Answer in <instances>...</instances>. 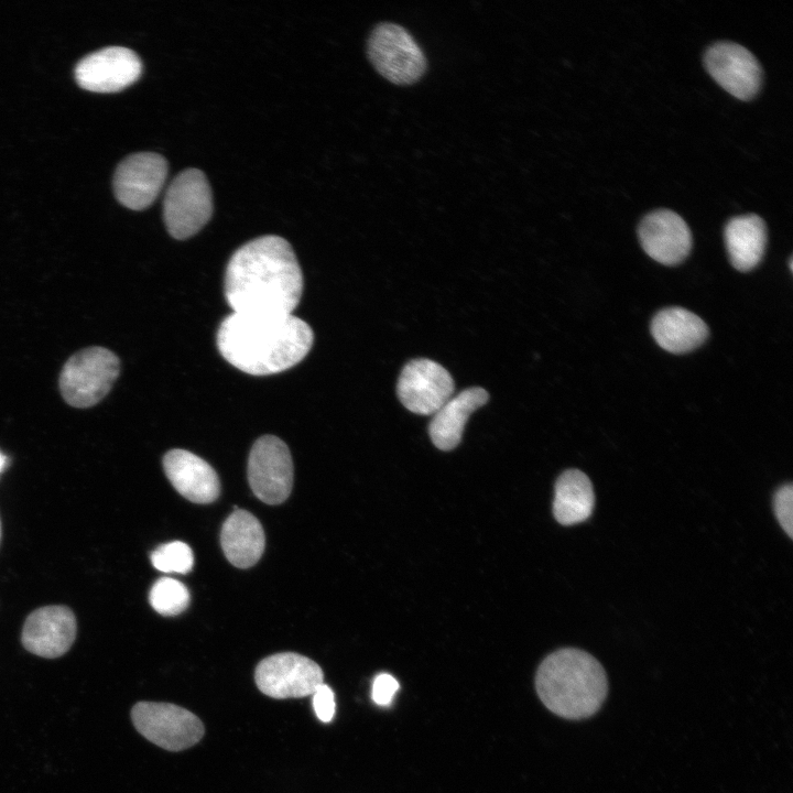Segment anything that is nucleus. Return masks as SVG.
<instances>
[{
  "label": "nucleus",
  "instance_id": "2",
  "mask_svg": "<svg viewBox=\"0 0 793 793\" xmlns=\"http://www.w3.org/2000/svg\"><path fill=\"white\" fill-rule=\"evenodd\" d=\"M314 334L290 315L231 313L220 323L217 347L233 367L252 376L284 371L306 357Z\"/></svg>",
  "mask_w": 793,
  "mask_h": 793
},
{
  "label": "nucleus",
  "instance_id": "27",
  "mask_svg": "<svg viewBox=\"0 0 793 793\" xmlns=\"http://www.w3.org/2000/svg\"><path fill=\"white\" fill-rule=\"evenodd\" d=\"M6 464H7V457L0 453V471L4 468Z\"/></svg>",
  "mask_w": 793,
  "mask_h": 793
},
{
  "label": "nucleus",
  "instance_id": "21",
  "mask_svg": "<svg viewBox=\"0 0 793 793\" xmlns=\"http://www.w3.org/2000/svg\"><path fill=\"white\" fill-rule=\"evenodd\" d=\"M594 504V489L586 474L568 469L558 477L553 501V514L558 523L572 525L587 520Z\"/></svg>",
  "mask_w": 793,
  "mask_h": 793
},
{
  "label": "nucleus",
  "instance_id": "18",
  "mask_svg": "<svg viewBox=\"0 0 793 793\" xmlns=\"http://www.w3.org/2000/svg\"><path fill=\"white\" fill-rule=\"evenodd\" d=\"M489 393L480 388L472 387L452 397L432 417L428 434L433 444L442 450L455 448L464 432L470 414L485 405Z\"/></svg>",
  "mask_w": 793,
  "mask_h": 793
},
{
  "label": "nucleus",
  "instance_id": "7",
  "mask_svg": "<svg viewBox=\"0 0 793 793\" xmlns=\"http://www.w3.org/2000/svg\"><path fill=\"white\" fill-rule=\"evenodd\" d=\"M131 719L139 734L169 751L187 749L204 736L196 715L170 703L139 702L131 709Z\"/></svg>",
  "mask_w": 793,
  "mask_h": 793
},
{
  "label": "nucleus",
  "instance_id": "15",
  "mask_svg": "<svg viewBox=\"0 0 793 793\" xmlns=\"http://www.w3.org/2000/svg\"><path fill=\"white\" fill-rule=\"evenodd\" d=\"M640 243L645 253L659 263H681L692 248V233L685 220L670 209L648 214L638 228Z\"/></svg>",
  "mask_w": 793,
  "mask_h": 793
},
{
  "label": "nucleus",
  "instance_id": "8",
  "mask_svg": "<svg viewBox=\"0 0 793 793\" xmlns=\"http://www.w3.org/2000/svg\"><path fill=\"white\" fill-rule=\"evenodd\" d=\"M248 480L252 492L267 504H280L293 487V461L287 445L276 436L264 435L251 447Z\"/></svg>",
  "mask_w": 793,
  "mask_h": 793
},
{
  "label": "nucleus",
  "instance_id": "12",
  "mask_svg": "<svg viewBox=\"0 0 793 793\" xmlns=\"http://www.w3.org/2000/svg\"><path fill=\"white\" fill-rule=\"evenodd\" d=\"M142 63L131 50L109 46L82 58L75 67L77 84L94 93H117L138 80Z\"/></svg>",
  "mask_w": 793,
  "mask_h": 793
},
{
  "label": "nucleus",
  "instance_id": "6",
  "mask_svg": "<svg viewBox=\"0 0 793 793\" xmlns=\"http://www.w3.org/2000/svg\"><path fill=\"white\" fill-rule=\"evenodd\" d=\"M213 214V196L205 174L197 169L181 172L170 184L163 203L170 235L187 239L197 233Z\"/></svg>",
  "mask_w": 793,
  "mask_h": 793
},
{
  "label": "nucleus",
  "instance_id": "28",
  "mask_svg": "<svg viewBox=\"0 0 793 793\" xmlns=\"http://www.w3.org/2000/svg\"><path fill=\"white\" fill-rule=\"evenodd\" d=\"M0 536H1V529H0Z\"/></svg>",
  "mask_w": 793,
  "mask_h": 793
},
{
  "label": "nucleus",
  "instance_id": "22",
  "mask_svg": "<svg viewBox=\"0 0 793 793\" xmlns=\"http://www.w3.org/2000/svg\"><path fill=\"white\" fill-rule=\"evenodd\" d=\"M149 600L156 612L163 616H175L187 608L189 593L180 580L162 577L153 584Z\"/></svg>",
  "mask_w": 793,
  "mask_h": 793
},
{
  "label": "nucleus",
  "instance_id": "19",
  "mask_svg": "<svg viewBox=\"0 0 793 793\" xmlns=\"http://www.w3.org/2000/svg\"><path fill=\"white\" fill-rule=\"evenodd\" d=\"M651 333L658 345L672 354H684L699 347L708 336L705 322L683 307H667L655 314Z\"/></svg>",
  "mask_w": 793,
  "mask_h": 793
},
{
  "label": "nucleus",
  "instance_id": "26",
  "mask_svg": "<svg viewBox=\"0 0 793 793\" xmlns=\"http://www.w3.org/2000/svg\"><path fill=\"white\" fill-rule=\"evenodd\" d=\"M398 689V681L388 673H381L374 677L372 684V700L378 705L387 706L391 703Z\"/></svg>",
  "mask_w": 793,
  "mask_h": 793
},
{
  "label": "nucleus",
  "instance_id": "4",
  "mask_svg": "<svg viewBox=\"0 0 793 793\" xmlns=\"http://www.w3.org/2000/svg\"><path fill=\"white\" fill-rule=\"evenodd\" d=\"M120 373V360L111 350L93 346L78 350L64 363L58 387L64 401L77 409L99 403Z\"/></svg>",
  "mask_w": 793,
  "mask_h": 793
},
{
  "label": "nucleus",
  "instance_id": "16",
  "mask_svg": "<svg viewBox=\"0 0 793 793\" xmlns=\"http://www.w3.org/2000/svg\"><path fill=\"white\" fill-rule=\"evenodd\" d=\"M165 475L173 487L195 503L214 502L220 492L215 469L203 458L185 449H172L163 457Z\"/></svg>",
  "mask_w": 793,
  "mask_h": 793
},
{
  "label": "nucleus",
  "instance_id": "20",
  "mask_svg": "<svg viewBox=\"0 0 793 793\" xmlns=\"http://www.w3.org/2000/svg\"><path fill=\"white\" fill-rule=\"evenodd\" d=\"M725 243L735 269L747 272L763 258L767 246V227L756 214L731 218L725 227Z\"/></svg>",
  "mask_w": 793,
  "mask_h": 793
},
{
  "label": "nucleus",
  "instance_id": "11",
  "mask_svg": "<svg viewBox=\"0 0 793 793\" xmlns=\"http://www.w3.org/2000/svg\"><path fill=\"white\" fill-rule=\"evenodd\" d=\"M166 160L153 152H139L122 160L113 176V191L121 205L142 210L152 205L167 175Z\"/></svg>",
  "mask_w": 793,
  "mask_h": 793
},
{
  "label": "nucleus",
  "instance_id": "14",
  "mask_svg": "<svg viewBox=\"0 0 793 793\" xmlns=\"http://www.w3.org/2000/svg\"><path fill=\"white\" fill-rule=\"evenodd\" d=\"M76 631V618L68 607L45 606L28 616L21 641L29 652L42 658L55 659L70 649Z\"/></svg>",
  "mask_w": 793,
  "mask_h": 793
},
{
  "label": "nucleus",
  "instance_id": "24",
  "mask_svg": "<svg viewBox=\"0 0 793 793\" xmlns=\"http://www.w3.org/2000/svg\"><path fill=\"white\" fill-rule=\"evenodd\" d=\"M773 509L778 522L793 539V486L792 484L781 486L773 496Z\"/></svg>",
  "mask_w": 793,
  "mask_h": 793
},
{
  "label": "nucleus",
  "instance_id": "17",
  "mask_svg": "<svg viewBox=\"0 0 793 793\" xmlns=\"http://www.w3.org/2000/svg\"><path fill=\"white\" fill-rule=\"evenodd\" d=\"M220 544L233 566L249 568L258 563L264 551L263 528L249 511L235 508L222 524Z\"/></svg>",
  "mask_w": 793,
  "mask_h": 793
},
{
  "label": "nucleus",
  "instance_id": "25",
  "mask_svg": "<svg viewBox=\"0 0 793 793\" xmlns=\"http://www.w3.org/2000/svg\"><path fill=\"white\" fill-rule=\"evenodd\" d=\"M313 707L317 718L323 723H329L336 710L335 695L333 689L321 684L313 693Z\"/></svg>",
  "mask_w": 793,
  "mask_h": 793
},
{
  "label": "nucleus",
  "instance_id": "1",
  "mask_svg": "<svg viewBox=\"0 0 793 793\" xmlns=\"http://www.w3.org/2000/svg\"><path fill=\"white\" fill-rule=\"evenodd\" d=\"M224 290L233 313L292 314L303 292L302 270L292 246L273 235L245 243L227 264Z\"/></svg>",
  "mask_w": 793,
  "mask_h": 793
},
{
  "label": "nucleus",
  "instance_id": "23",
  "mask_svg": "<svg viewBox=\"0 0 793 793\" xmlns=\"http://www.w3.org/2000/svg\"><path fill=\"white\" fill-rule=\"evenodd\" d=\"M151 562L157 571L186 574L193 568L194 555L186 543L173 541L156 547L151 553Z\"/></svg>",
  "mask_w": 793,
  "mask_h": 793
},
{
  "label": "nucleus",
  "instance_id": "9",
  "mask_svg": "<svg viewBox=\"0 0 793 793\" xmlns=\"http://www.w3.org/2000/svg\"><path fill=\"white\" fill-rule=\"evenodd\" d=\"M254 681L267 696L276 699L313 695L324 683L321 666L313 660L293 652L270 655L256 667Z\"/></svg>",
  "mask_w": 793,
  "mask_h": 793
},
{
  "label": "nucleus",
  "instance_id": "3",
  "mask_svg": "<svg viewBox=\"0 0 793 793\" xmlns=\"http://www.w3.org/2000/svg\"><path fill=\"white\" fill-rule=\"evenodd\" d=\"M535 688L542 703L567 719L594 715L604 703L608 682L597 659L575 648L547 655L535 675Z\"/></svg>",
  "mask_w": 793,
  "mask_h": 793
},
{
  "label": "nucleus",
  "instance_id": "5",
  "mask_svg": "<svg viewBox=\"0 0 793 793\" xmlns=\"http://www.w3.org/2000/svg\"><path fill=\"white\" fill-rule=\"evenodd\" d=\"M367 53L376 70L397 85L414 84L426 70V57L420 45L408 30L392 22L373 28Z\"/></svg>",
  "mask_w": 793,
  "mask_h": 793
},
{
  "label": "nucleus",
  "instance_id": "13",
  "mask_svg": "<svg viewBox=\"0 0 793 793\" xmlns=\"http://www.w3.org/2000/svg\"><path fill=\"white\" fill-rule=\"evenodd\" d=\"M704 63L718 85L740 100L753 98L760 89L761 66L753 54L740 44H713L706 51Z\"/></svg>",
  "mask_w": 793,
  "mask_h": 793
},
{
  "label": "nucleus",
  "instance_id": "10",
  "mask_svg": "<svg viewBox=\"0 0 793 793\" xmlns=\"http://www.w3.org/2000/svg\"><path fill=\"white\" fill-rule=\"evenodd\" d=\"M449 372L439 363L419 358L409 361L399 377L397 392L411 412L430 415L441 409L454 393Z\"/></svg>",
  "mask_w": 793,
  "mask_h": 793
}]
</instances>
